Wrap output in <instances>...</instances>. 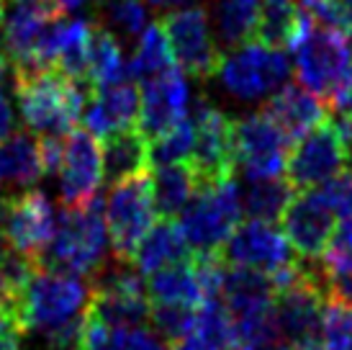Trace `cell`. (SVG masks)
<instances>
[{"instance_id":"cell-52","label":"cell","mask_w":352,"mask_h":350,"mask_svg":"<svg viewBox=\"0 0 352 350\" xmlns=\"http://www.w3.org/2000/svg\"><path fill=\"white\" fill-rule=\"evenodd\" d=\"M296 350H327L324 348V342L319 338H314V340H306L301 345H296Z\"/></svg>"},{"instance_id":"cell-54","label":"cell","mask_w":352,"mask_h":350,"mask_svg":"<svg viewBox=\"0 0 352 350\" xmlns=\"http://www.w3.org/2000/svg\"><path fill=\"white\" fill-rule=\"evenodd\" d=\"M6 70H8V59L0 54V85H3V78H6Z\"/></svg>"},{"instance_id":"cell-6","label":"cell","mask_w":352,"mask_h":350,"mask_svg":"<svg viewBox=\"0 0 352 350\" xmlns=\"http://www.w3.org/2000/svg\"><path fill=\"white\" fill-rule=\"evenodd\" d=\"M180 232L193 253H219L226 237L242 219V198L234 175L214 185L198 188L180 212Z\"/></svg>"},{"instance_id":"cell-56","label":"cell","mask_w":352,"mask_h":350,"mask_svg":"<svg viewBox=\"0 0 352 350\" xmlns=\"http://www.w3.org/2000/svg\"><path fill=\"white\" fill-rule=\"evenodd\" d=\"M3 13H6V0H0V21H3Z\"/></svg>"},{"instance_id":"cell-17","label":"cell","mask_w":352,"mask_h":350,"mask_svg":"<svg viewBox=\"0 0 352 350\" xmlns=\"http://www.w3.org/2000/svg\"><path fill=\"white\" fill-rule=\"evenodd\" d=\"M139 116V90L131 80L113 83V85L96 88L93 96L80 114L82 127L96 139L116 134L121 129H131Z\"/></svg>"},{"instance_id":"cell-9","label":"cell","mask_w":352,"mask_h":350,"mask_svg":"<svg viewBox=\"0 0 352 350\" xmlns=\"http://www.w3.org/2000/svg\"><path fill=\"white\" fill-rule=\"evenodd\" d=\"M160 26L165 31L177 68L198 80L214 78L221 62V47L216 44L211 19L204 6L170 10L160 19Z\"/></svg>"},{"instance_id":"cell-27","label":"cell","mask_w":352,"mask_h":350,"mask_svg":"<svg viewBox=\"0 0 352 350\" xmlns=\"http://www.w3.org/2000/svg\"><path fill=\"white\" fill-rule=\"evenodd\" d=\"M260 13V0H214L211 6V29L221 49H234L254 37Z\"/></svg>"},{"instance_id":"cell-25","label":"cell","mask_w":352,"mask_h":350,"mask_svg":"<svg viewBox=\"0 0 352 350\" xmlns=\"http://www.w3.org/2000/svg\"><path fill=\"white\" fill-rule=\"evenodd\" d=\"M88 80L93 88L131 80V75H129V59L124 57L121 41L106 26H100L96 21H93L88 41Z\"/></svg>"},{"instance_id":"cell-19","label":"cell","mask_w":352,"mask_h":350,"mask_svg":"<svg viewBox=\"0 0 352 350\" xmlns=\"http://www.w3.org/2000/svg\"><path fill=\"white\" fill-rule=\"evenodd\" d=\"M260 111L273 119L291 142L327 121V103L301 83H285L280 90L265 98V106Z\"/></svg>"},{"instance_id":"cell-39","label":"cell","mask_w":352,"mask_h":350,"mask_svg":"<svg viewBox=\"0 0 352 350\" xmlns=\"http://www.w3.org/2000/svg\"><path fill=\"white\" fill-rule=\"evenodd\" d=\"M322 196L327 198V204L332 206V212L337 219L352 216V170H342L340 175L329 178L327 183L316 185Z\"/></svg>"},{"instance_id":"cell-57","label":"cell","mask_w":352,"mask_h":350,"mask_svg":"<svg viewBox=\"0 0 352 350\" xmlns=\"http://www.w3.org/2000/svg\"><path fill=\"white\" fill-rule=\"evenodd\" d=\"M3 183H6V181H3V173H0V188H3Z\"/></svg>"},{"instance_id":"cell-28","label":"cell","mask_w":352,"mask_h":350,"mask_svg":"<svg viewBox=\"0 0 352 350\" xmlns=\"http://www.w3.org/2000/svg\"><path fill=\"white\" fill-rule=\"evenodd\" d=\"M242 198V214H250V219L275 222L280 219L285 206L294 198V185L288 183L285 175L275 178H247V183L239 188Z\"/></svg>"},{"instance_id":"cell-55","label":"cell","mask_w":352,"mask_h":350,"mask_svg":"<svg viewBox=\"0 0 352 350\" xmlns=\"http://www.w3.org/2000/svg\"><path fill=\"white\" fill-rule=\"evenodd\" d=\"M6 250H8V240H6V234H3V229H0V258H3Z\"/></svg>"},{"instance_id":"cell-20","label":"cell","mask_w":352,"mask_h":350,"mask_svg":"<svg viewBox=\"0 0 352 350\" xmlns=\"http://www.w3.org/2000/svg\"><path fill=\"white\" fill-rule=\"evenodd\" d=\"M52 8H34V6H10L8 13H3L0 34H3V49L8 57L13 75H23L31 62L34 44L39 39L44 23L54 16Z\"/></svg>"},{"instance_id":"cell-45","label":"cell","mask_w":352,"mask_h":350,"mask_svg":"<svg viewBox=\"0 0 352 350\" xmlns=\"http://www.w3.org/2000/svg\"><path fill=\"white\" fill-rule=\"evenodd\" d=\"M16 111L10 103V96L0 88V142H6L10 134H16Z\"/></svg>"},{"instance_id":"cell-30","label":"cell","mask_w":352,"mask_h":350,"mask_svg":"<svg viewBox=\"0 0 352 350\" xmlns=\"http://www.w3.org/2000/svg\"><path fill=\"white\" fill-rule=\"evenodd\" d=\"M147 294L152 302L186 304V307H198L204 302V291L193 271V260L175 262L162 271L149 273Z\"/></svg>"},{"instance_id":"cell-1","label":"cell","mask_w":352,"mask_h":350,"mask_svg":"<svg viewBox=\"0 0 352 350\" xmlns=\"http://www.w3.org/2000/svg\"><path fill=\"white\" fill-rule=\"evenodd\" d=\"M113 258L100 194L82 206H59L57 229L39 265L93 278Z\"/></svg>"},{"instance_id":"cell-11","label":"cell","mask_w":352,"mask_h":350,"mask_svg":"<svg viewBox=\"0 0 352 350\" xmlns=\"http://www.w3.org/2000/svg\"><path fill=\"white\" fill-rule=\"evenodd\" d=\"M294 142L280 132L270 116L263 111L247 114L232 121V150L234 167H239L245 178H275L285 175V163L291 155Z\"/></svg>"},{"instance_id":"cell-43","label":"cell","mask_w":352,"mask_h":350,"mask_svg":"<svg viewBox=\"0 0 352 350\" xmlns=\"http://www.w3.org/2000/svg\"><path fill=\"white\" fill-rule=\"evenodd\" d=\"M334 114H352V68L342 78V83L334 88L332 98L327 101Z\"/></svg>"},{"instance_id":"cell-31","label":"cell","mask_w":352,"mask_h":350,"mask_svg":"<svg viewBox=\"0 0 352 350\" xmlns=\"http://www.w3.org/2000/svg\"><path fill=\"white\" fill-rule=\"evenodd\" d=\"M173 52L167 37L160 23H149L144 34L137 39V49L129 59V75L131 80H149L173 68Z\"/></svg>"},{"instance_id":"cell-23","label":"cell","mask_w":352,"mask_h":350,"mask_svg":"<svg viewBox=\"0 0 352 350\" xmlns=\"http://www.w3.org/2000/svg\"><path fill=\"white\" fill-rule=\"evenodd\" d=\"M0 173L3 181L19 191H29L44 178L39 157V139L31 132H16L0 142Z\"/></svg>"},{"instance_id":"cell-5","label":"cell","mask_w":352,"mask_h":350,"mask_svg":"<svg viewBox=\"0 0 352 350\" xmlns=\"http://www.w3.org/2000/svg\"><path fill=\"white\" fill-rule=\"evenodd\" d=\"M294 62L283 49L267 47L260 41H245L221 54L216 78L226 93L236 101H263L291 80Z\"/></svg>"},{"instance_id":"cell-10","label":"cell","mask_w":352,"mask_h":350,"mask_svg":"<svg viewBox=\"0 0 352 350\" xmlns=\"http://www.w3.org/2000/svg\"><path fill=\"white\" fill-rule=\"evenodd\" d=\"M0 229L8 240V247L39 265V258L50 247L57 229V206L36 188L0 196Z\"/></svg>"},{"instance_id":"cell-8","label":"cell","mask_w":352,"mask_h":350,"mask_svg":"<svg viewBox=\"0 0 352 350\" xmlns=\"http://www.w3.org/2000/svg\"><path fill=\"white\" fill-rule=\"evenodd\" d=\"M155 198L147 173L131 175L111 185L106 201V224L111 234V250L121 260H131L139 240L155 224Z\"/></svg>"},{"instance_id":"cell-7","label":"cell","mask_w":352,"mask_h":350,"mask_svg":"<svg viewBox=\"0 0 352 350\" xmlns=\"http://www.w3.org/2000/svg\"><path fill=\"white\" fill-rule=\"evenodd\" d=\"M219 253L226 265H242L267 273L275 281V289L296 278L301 265V255L294 250L288 237L273 227V222L263 219H247L236 224Z\"/></svg>"},{"instance_id":"cell-21","label":"cell","mask_w":352,"mask_h":350,"mask_svg":"<svg viewBox=\"0 0 352 350\" xmlns=\"http://www.w3.org/2000/svg\"><path fill=\"white\" fill-rule=\"evenodd\" d=\"M186 260H193V250L188 247L177 222H173L170 216H160L147 229V234L139 240L137 250L131 255V262L144 276Z\"/></svg>"},{"instance_id":"cell-42","label":"cell","mask_w":352,"mask_h":350,"mask_svg":"<svg viewBox=\"0 0 352 350\" xmlns=\"http://www.w3.org/2000/svg\"><path fill=\"white\" fill-rule=\"evenodd\" d=\"M65 155V136H39V157L44 175H54L62 165Z\"/></svg>"},{"instance_id":"cell-2","label":"cell","mask_w":352,"mask_h":350,"mask_svg":"<svg viewBox=\"0 0 352 350\" xmlns=\"http://www.w3.org/2000/svg\"><path fill=\"white\" fill-rule=\"evenodd\" d=\"M90 302H93L90 278L36 265L26 286L16 294L13 307L19 311L23 330L50 338L52 332L67 327L69 322L88 317Z\"/></svg>"},{"instance_id":"cell-37","label":"cell","mask_w":352,"mask_h":350,"mask_svg":"<svg viewBox=\"0 0 352 350\" xmlns=\"http://www.w3.org/2000/svg\"><path fill=\"white\" fill-rule=\"evenodd\" d=\"M319 340L327 350H350L352 345V307L327 302Z\"/></svg>"},{"instance_id":"cell-41","label":"cell","mask_w":352,"mask_h":350,"mask_svg":"<svg viewBox=\"0 0 352 350\" xmlns=\"http://www.w3.org/2000/svg\"><path fill=\"white\" fill-rule=\"evenodd\" d=\"M23 325L13 302L0 304V350H21V338H23Z\"/></svg>"},{"instance_id":"cell-53","label":"cell","mask_w":352,"mask_h":350,"mask_svg":"<svg viewBox=\"0 0 352 350\" xmlns=\"http://www.w3.org/2000/svg\"><path fill=\"white\" fill-rule=\"evenodd\" d=\"M13 302V294L8 291V286L3 281V273H0V304H10Z\"/></svg>"},{"instance_id":"cell-59","label":"cell","mask_w":352,"mask_h":350,"mask_svg":"<svg viewBox=\"0 0 352 350\" xmlns=\"http://www.w3.org/2000/svg\"><path fill=\"white\" fill-rule=\"evenodd\" d=\"M350 44H352V41H350Z\"/></svg>"},{"instance_id":"cell-22","label":"cell","mask_w":352,"mask_h":350,"mask_svg":"<svg viewBox=\"0 0 352 350\" xmlns=\"http://www.w3.org/2000/svg\"><path fill=\"white\" fill-rule=\"evenodd\" d=\"M103 150V183L113 185L131 175L147 173L149 142L139 129H121L100 142Z\"/></svg>"},{"instance_id":"cell-34","label":"cell","mask_w":352,"mask_h":350,"mask_svg":"<svg viewBox=\"0 0 352 350\" xmlns=\"http://www.w3.org/2000/svg\"><path fill=\"white\" fill-rule=\"evenodd\" d=\"M98 23L118 41H134L152 23V16L147 0H103Z\"/></svg>"},{"instance_id":"cell-48","label":"cell","mask_w":352,"mask_h":350,"mask_svg":"<svg viewBox=\"0 0 352 350\" xmlns=\"http://www.w3.org/2000/svg\"><path fill=\"white\" fill-rule=\"evenodd\" d=\"M173 350H208V348H204L193 335H188V338H183V340L173 342Z\"/></svg>"},{"instance_id":"cell-18","label":"cell","mask_w":352,"mask_h":350,"mask_svg":"<svg viewBox=\"0 0 352 350\" xmlns=\"http://www.w3.org/2000/svg\"><path fill=\"white\" fill-rule=\"evenodd\" d=\"M219 299L226 307L232 322L265 317V314H273L275 281L267 273H260L254 268L226 265Z\"/></svg>"},{"instance_id":"cell-24","label":"cell","mask_w":352,"mask_h":350,"mask_svg":"<svg viewBox=\"0 0 352 350\" xmlns=\"http://www.w3.org/2000/svg\"><path fill=\"white\" fill-rule=\"evenodd\" d=\"M149 181H152L155 212L160 216H170V219L180 214L198 191V178L193 173L190 163L155 165Z\"/></svg>"},{"instance_id":"cell-26","label":"cell","mask_w":352,"mask_h":350,"mask_svg":"<svg viewBox=\"0 0 352 350\" xmlns=\"http://www.w3.org/2000/svg\"><path fill=\"white\" fill-rule=\"evenodd\" d=\"M149 309H152L149 294L93 291L88 311L111 330H129V327H144L149 322Z\"/></svg>"},{"instance_id":"cell-13","label":"cell","mask_w":352,"mask_h":350,"mask_svg":"<svg viewBox=\"0 0 352 350\" xmlns=\"http://www.w3.org/2000/svg\"><path fill=\"white\" fill-rule=\"evenodd\" d=\"M344 165L347 160L332 121H322L319 127L296 139L285 163V178L294 185V191H306L340 175Z\"/></svg>"},{"instance_id":"cell-35","label":"cell","mask_w":352,"mask_h":350,"mask_svg":"<svg viewBox=\"0 0 352 350\" xmlns=\"http://www.w3.org/2000/svg\"><path fill=\"white\" fill-rule=\"evenodd\" d=\"M193 139H196V124L193 119L186 116L170 127L162 134L147 139L149 142V167L170 165V163H188L193 152Z\"/></svg>"},{"instance_id":"cell-33","label":"cell","mask_w":352,"mask_h":350,"mask_svg":"<svg viewBox=\"0 0 352 350\" xmlns=\"http://www.w3.org/2000/svg\"><path fill=\"white\" fill-rule=\"evenodd\" d=\"M190 335L208 350H234L232 317L221 299H204L198 304Z\"/></svg>"},{"instance_id":"cell-29","label":"cell","mask_w":352,"mask_h":350,"mask_svg":"<svg viewBox=\"0 0 352 350\" xmlns=\"http://www.w3.org/2000/svg\"><path fill=\"white\" fill-rule=\"evenodd\" d=\"M301 29V8L298 0H260L254 41L275 49L291 47Z\"/></svg>"},{"instance_id":"cell-51","label":"cell","mask_w":352,"mask_h":350,"mask_svg":"<svg viewBox=\"0 0 352 350\" xmlns=\"http://www.w3.org/2000/svg\"><path fill=\"white\" fill-rule=\"evenodd\" d=\"M186 3L188 0H147V6H152V8H177Z\"/></svg>"},{"instance_id":"cell-12","label":"cell","mask_w":352,"mask_h":350,"mask_svg":"<svg viewBox=\"0 0 352 350\" xmlns=\"http://www.w3.org/2000/svg\"><path fill=\"white\" fill-rule=\"evenodd\" d=\"M188 116L196 124V139L190 152V167L198 178V188L214 185L234 175V150H232V121L224 111L206 101L196 98Z\"/></svg>"},{"instance_id":"cell-49","label":"cell","mask_w":352,"mask_h":350,"mask_svg":"<svg viewBox=\"0 0 352 350\" xmlns=\"http://www.w3.org/2000/svg\"><path fill=\"white\" fill-rule=\"evenodd\" d=\"M252 350H296V345L280 340V338H275V340L263 342V345H257V348H252Z\"/></svg>"},{"instance_id":"cell-3","label":"cell","mask_w":352,"mask_h":350,"mask_svg":"<svg viewBox=\"0 0 352 350\" xmlns=\"http://www.w3.org/2000/svg\"><path fill=\"white\" fill-rule=\"evenodd\" d=\"M23 124L34 136H67L96 88L90 83L67 80L62 72L50 70L34 78L13 80Z\"/></svg>"},{"instance_id":"cell-44","label":"cell","mask_w":352,"mask_h":350,"mask_svg":"<svg viewBox=\"0 0 352 350\" xmlns=\"http://www.w3.org/2000/svg\"><path fill=\"white\" fill-rule=\"evenodd\" d=\"M329 121H332L334 132L340 136L347 165H352V114H334V119H329Z\"/></svg>"},{"instance_id":"cell-36","label":"cell","mask_w":352,"mask_h":350,"mask_svg":"<svg viewBox=\"0 0 352 350\" xmlns=\"http://www.w3.org/2000/svg\"><path fill=\"white\" fill-rule=\"evenodd\" d=\"M193 314L196 307H186V304H167V302H152L149 309V325L157 338L165 342H177L190 335L193 327Z\"/></svg>"},{"instance_id":"cell-38","label":"cell","mask_w":352,"mask_h":350,"mask_svg":"<svg viewBox=\"0 0 352 350\" xmlns=\"http://www.w3.org/2000/svg\"><path fill=\"white\" fill-rule=\"evenodd\" d=\"M322 260V258H319ZM322 289L327 302L352 307V262L322 260Z\"/></svg>"},{"instance_id":"cell-40","label":"cell","mask_w":352,"mask_h":350,"mask_svg":"<svg viewBox=\"0 0 352 350\" xmlns=\"http://www.w3.org/2000/svg\"><path fill=\"white\" fill-rule=\"evenodd\" d=\"M324 262H352V216H344L334 227L332 237L322 253Z\"/></svg>"},{"instance_id":"cell-14","label":"cell","mask_w":352,"mask_h":350,"mask_svg":"<svg viewBox=\"0 0 352 350\" xmlns=\"http://www.w3.org/2000/svg\"><path fill=\"white\" fill-rule=\"evenodd\" d=\"M57 173L62 206H82L96 198L103 185L100 139H96L88 129H72L65 136V155Z\"/></svg>"},{"instance_id":"cell-58","label":"cell","mask_w":352,"mask_h":350,"mask_svg":"<svg viewBox=\"0 0 352 350\" xmlns=\"http://www.w3.org/2000/svg\"><path fill=\"white\" fill-rule=\"evenodd\" d=\"M350 350H352V345H350Z\"/></svg>"},{"instance_id":"cell-4","label":"cell","mask_w":352,"mask_h":350,"mask_svg":"<svg viewBox=\"0 0 352 350\" xmlns=\"http://www.w3.org/2000/svg\"><path fill=\"white\" fill-rule=\"evenodd\" d=\"M294 70L298 83L322 98L324 103L332 98L334 88L352 68V44L344 31L329 29L314 23L301 13V29L296 34L294 44Z\"/></svg>"},{"instance_id":"cell-50","label":"cell","mask_w":352,"mask_h":350,"mask_svg":"<svg viewBox=\"0 0 352 350\" xmlns=\"http://www.w3.org/2000/svg\"><path fill=\"white\" fill-rule=\"evenodd\" d=\"M10 6H34V8H52V0H6ZM54 10V8H52Z\"/></svg>"},{"instance_id":"cell-15","label":"cell","mask_w":352,"mask_h":350,"mask_svg":"<svg viewBox=\"0 0 352 350\" xmlns=\"http://www.w3.org/2000/svg\"><path fill=\"white\" fill-rule=\"evenodd\" d=\"M280 219H283V234L288 237V243L306 260L322 258L337 227V214L327 204L319 188H306L294 196Z\"/></svg>"},{"instance_id":"cell-46","label":"cell","mask_w":352,"mask_h":350,"mask_svg":"<svg viewBox=\"0 0 352 350\" xmlns=\"http://www.w3.org/2000/svg\"><path fill=\"white\" fill-rule=\"evenodd\" d=\"M332 3L337 21H340V29L344 34H352V0H329Z\"/></svg>"},{"instance_id":"cell-47","label":"cell","mask_w":352,"mask_h":350,"mask_svg":"<svg viewBox=\"0 0 352 350\" xmlns=\"http://www.w3.org/2000/svg\"><path fill=\"white\" fill-rule=\"evenodd\" d=\"M88 0H52V8L57 13H72V10L82 8Z\"/></svg>"},{"instance_id":"cell-16","label":"cell","mask_w":352,"mask_h":350,"mask_svg":"<svg viewBox=\"0 0 352 350\" xmlns=\"http://www.w3.org/2000/svg\"><path fill=\"white\" fill-rule=\"evenodd\" d=\"M188 108H190V85L186 72L180 68H170L144 80V88L139 93L137 129L147 139H152L175 127L177 121H183L188 116Z\"/></svg>"},{"instance_id":"cell-32","label":"cell","mask_w":352,"mask_h":350,"mask_svg":"<svg viewBox=\"0 0 352 350\" xmlns=\"http://www.w3.org/2000/svg\"><path fill=\"white\" fill-rule=\"evenodd\" d=\"M90 29H93V21L90 19H72L65 23V37H62V44H59L54 70L62 72L67 80H75V83H90L88 80Z\"/></svg>"}]
</instances>
